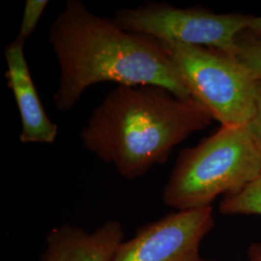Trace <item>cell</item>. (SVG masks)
<instances>
[{
    "label": "cell",
    "mask_w": 261,
    "mask_h": 261,
    "mask_svg": "<svg viewBox=\"0 0 261 261\" xmlns=\"http://www.w3.org/2000/svg\"><path fill=\"white\" fill-rule=\"evenodd\" d=\"M59 64L58 112L73 110L87 88L101 83L154 85L180 99L194 98L177 66L155 38L118 28L94 15L83 1L68 0L48 28Z\"/></svg>",
    "instance_id": "obj_1"
},
{
    "label": "cell",
    "mask_w": 261,
    "mask_h": 261,
    "mask_svg": "<svg viewBox=\"0 0 261 261\" xmlns=\"http://www.w3.org/2000/svg\"><path fill=\"white\" fill-rule=\"evenodd\" d=\"M213 120L196 98L180 99L154 85H117L91 112L81 139L121 177L136 180Z\"/></svg>",
    "instance_id": "obj_2"
},
{
    "label": "cell",
    "mask_w": 261,
    "mask_h": 261,
    "mask_svg": "<svg viewBox=\"0 0 261 261\" xmlns=\"http://www.w3.org/2000/svg\"><path fill=\"white\" fill-rule=\"evenodd\" d=\"M260 174L261 152L247 126H221L179 154L163 200L176 210L211 206L218 196L238 192Z\"/></svg>",
    "instance_id": "obj_3"
},
{
    "label": "cell",
    "mask_w": 261,
    "mask_h": 261,
    "mask_svg": "<svg viewBox=\"0 0 261 261\" xmlns=\"http://www.w3.org/2000/svg\"><path fill=\"white\" fill-rule=\"evenodd\" d=\"M156 40L214 120L224 127L250 123L255 113L256 81L233 55Z\"/></svg>",
    "instance_id": "obj_4"
},
{
    "label": "cell",
    "mask_w": 261,
    "mask_h": 261,
    "mask_svg": "<svg viewBox=\"0 0 261 261\" xmlns=\"http://www.w3.org/2000/svg\"><path fill=\"white\" fill-rule=\"evenodd\" d=\"M251 18L244 14H217L199 7L181 9L148 1L136 8L116 11L112 20L132 33L234 55L238 38L247 30Z\"/></svg>",
    "instance_id": "obj_5"
},
{
    "label": "cell",
    "mask_w": 261,
    "mask_h": 261,
    "mask_svg": "<svg viewBox=\"0 0 261 261\" xmlns=\"http://www.w3.org/2000/svg\"><path fill=\"white\" fill-rule=\"evenodd\" d=\"M214 226L212 206L177 210L142 225L110 261H201V243Z\"/></svg>",
    "instance_id": "obj_6"
},
{
    "label": "cell",
    "mask_w": 261,
    "mask_h": 261,
    "mask_svg": "<svg viewBox=\"0 0 261 261\" xmlns=\"http://www.w3.org/2000/svg\"><path fill=\"white\" fill-rule=\"evenodd\" d=\"M23 47L24 44L14 40L6 46L4 51L8 68L6 77L20 114L19 140L22 143L50 144L56 141L58 127L48 118L40 101Z\"/></svg>",
    "instance_id": "obj_7"
},
{
    "label": "cell",
    "mask_w": 261,
    "mask_h": 261,
    "mask_svg": "<svg viewBox=\"0 0 261 261\" xmlns=\"http://www.w3.org/2000/svg\"><path fill=\"white\" fill-rule=\"evenodd\" d=\"M124 236L123 225L114 220L92 232L76 225L61 224L47 234L41 261H110Z\"/></svg>",
    "instance_id": "obj_8"
},
{
    "label": "cell",
    "mask_w": 261,
    "mask_h": 261,
    "mask_svg": "<svg viewBox=\"0 0 261 261\" xmlns=\"http://www.w3.org/2000/svg\"><path fill=\"white\" fill-rule=\"evenodd\" d=\"M219 210L224 215L261 216V174L238 192L225 195Z\"/></svg>",
    "instance_id": "obj_9"
},
{
    "label": "cell",
    "mask_w": 261,
    "mask_h": 261,
    "mask_svg": "<svg viewBox=\"0 0 261 261\" xmlns=\"http://www.w3.org/2000/svg\"><path fill=\"white\" fill-rule=\"evenodd\" d=\"M245 34L247 36L242 33L238 38L233 56L255 81H261V40Z\"/></svg>",
    "instance_id": "obj_10"
},
{
    "label": "cell",
    "mask_w": 261,
    "mask_h": 261,
    "mask_svg": "<svg viewBox=\"0 0 261 261\" xmlns=\"http://www.w3.org/2000/svg\"><path fill=\"white\" fill-rule=\"evenodd\" d=\"M48 3L47 0H27L19 34L15 40L21 44H25L27 40L37 28L38 22Z\"/></svg>",
    "instance_id": "obj_11"
},
{
    "label": "cell",
    "mask_w": 261,
    "mask_h": 261,
    "mask_svg": "<svg viewBox=\"0 0 261 261\" xmlns=\"http://www.w3.org/2000/svg\"><path fill=\"white\" fill-rule=\"evenodd\" d=\"M247 128L254 141L255 145L261 152V81H256L255 95V113Z\"/></svg>",
    "instance_id": "obj_12"
},
{
    "label": "cell",
    "mask_w": 261,
    "mask_h": 261,
    "mask_svg": "<svg viewBox=\"0 0 261 261\" xmlns=\"http://www.w3.org/2000/svg\"><path fill=\"white\" fill-rule=\"evenodd\" d=\"M245 33L255 39L261 40V17H252Z\"/></svg>",
    "instance_id": "obj_13"
},
{
    "label": "cell",
    "mask_w": 261,
    "mask_h": 261,
    "mask_svg": "<svg viewBox=\"0 0 261 261\" xmlns=\"http://www.w3.org/2000/svg\"><path fill=\"white\" fill-rule=\"evenodd\" d=\"M247 261H261V243L253 244L250 247Z\"/></svg>",
    "instance_id": "obj_14"
},
{
    "label": "cell",
    "mask_w": 261,
    "mask_h": 261,
    "mask_svg": "<svg viewBox=\"0 0 261 261\" xmlns=\"http://www.w3.org/2000/svg\"><path fill=\"white\" fill-rule=\"evenodd\" d=\"M201 261H218V260H205V259H202Z\"/></svg>",
    "instance_id": "obj_15"
}]
</instances>
